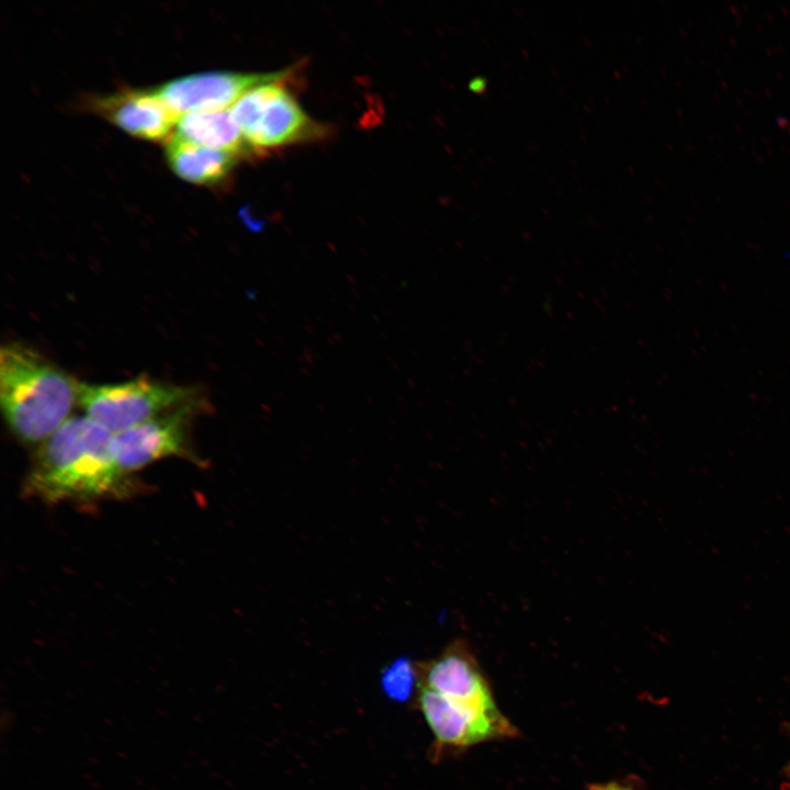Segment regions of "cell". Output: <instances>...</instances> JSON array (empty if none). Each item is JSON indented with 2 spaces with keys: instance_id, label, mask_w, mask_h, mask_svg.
<instances>
[{
  "instance_id": "1",
  "label": "cell",
  "mask_w": 790,
  "mask_h": 790,
  "mask_svg": "<svg viewBox=\"0 0 790 790\" xmlns=\"http://www.w3.org/2000/svg\"><path fill=\"white\" fill-rule=\"evenodd\" d=\"M416 670L417 704L433 735L431 757L518 735L465 641H453Z\"/></svg>"
},
{
  "instance_id": "2",
  "label": "cell",
  "mask_w": 790,
  "mask_h": 790,
  "mask_svg": "<svg viewBox=\"0 0 790 790\" xmlns=\"http://www.w3.org/2000/svg\"><path fill=\"white\" fill-rule=\"evenodd\" d=\"M113 435L86 415L70 417L42 443L26 494L48 503L129 494L133 482L115 462Z\"/></svg>"
},
{
  "instance_id": "3",
  "label": "cell",
  "mask_w": 790,
  "mask_h": 790,
  "mask_svg": "<svg viewBox=\"0 0 790 790\" xmlns=\"http://www.w3.org/2000/svg\"><path fill=\"white\" fill-rule=\"evenodd\" d=\"M79 382L18 342L0 350V402L7 424L25 443H43L78 403Z\"/></svg>"
},
{
  "instance_id": "4",
  "label": "cell",
  "mask_w": 790,
  "mask_h": 790,
  "mask_svg": "<svg viewBox=\"0 0 790 790\" xmlns=\"http://www.w3.org/2000/svg\"><path fill=\"white\" fill-rule=\"evenodd\" d=\"M259 84L232 106L230 114L255 154L270 148L324 139L327 125L313 120L284 86Z\"/></svg>"
},
{
  "instance_id": "5",
  "label": "cell",
  "mask_w": 790,
  "mask_h": 790,
  "mask_svg": "<svg viewBox=\"0 0 790 790\" xmlns=\"http://www.w3.org/2000/svg\"><path fill=\"white\" fill-rule=\"evenodd\" d=\"M193 388L140 377L115 384L79 382L78 404L84 415L119 433L162 413L194 403Z\"/></svg>"
},
{
  "instance_id": "6",
  "label": "cell",
  "mask_w": 790,
  "mask_h": 790,
  "mask_svg": "<svg viewBox=\"0 0 790 790\" xmlns=\"http://www.w3.org/2000/svg\"><path fill=\"white\" fill-rule=\"evenodd\" d=\"M293 71L290 68L272 72L206 71L173 79L153 90L180 117L192 112L226 110L250 89L289 80Z\"/></svg>"
},
{
  "instance_id": "7",
  "label": "cell",
  "mask_w": 790,
  "mask_h": 790,
  "mask_svg": "<svg viewBox=\"0 0 790 790\" xmlns=\"http://www.w3.org/2000/svg\"><path fill=\"white\" fill-rule=\"evenodd\" d=\"M194 403L162 413L135 427L113 435L115 462L125 474L168 456H191L188 424Z\"/></svg>"
},
{
  "instance_id": "8",
  "label": "cell",
  "mask_w": 790,
  "mask_h": 790,
  "mask_svg": "<svg viewBox=\"0 0 790 790\" xmlns=\"http://www.w3.org/2000/svg\"><path fill=\"white\" fill-rule=\"evenodd\" d=\"M89 105L124 132L146 140L167 138L179 120L153 89H126L94 97Z\"/></svg>"
},
{
  "instance_id": "9",
  "label": "cell",
  "mask_w": 790,
  "mask_h": 790,
  "mask_svg": "<svg viewBox=\"0 0 790 790\" xmlns=\"http://www.w3.org/2000/svg\"><path fill=\"white\" fill-rule=\"evenodd\" d=\"M166 158L173 172L183 180L212 185L224 180L234 166L236 156L188 142L172 135L166 142Z\"/></svg>"
},
{
  "instance_id": "10",
  "label": "cell",
  "mask_w": 790,
  "mask_h": 790,
  "mask_svg": "<svg viewBox=\"0 0 790 790\" xmlns=\"http://www.w3.org/2000/svg\"><path fill=\"white\" fill-rule=\"evenodd\" d=\"M179 137L236 157L255 154L246 142L230 111H207L183 114L177 122Z\"/></svg>"
},
{
  "instance_id": "11",
  "label": "cell",
  "mask_w": 790,
  "mask_h": 790,
  "mask_svg": "<svg viewBox=\"0 0 790 790\" xmlns=\"http://www.w3.org/2000/svg\"><path fill=\"white\" fill-rule=\"evenodd\" d=\"M384 692L393 700L406 701L417 688V670L409 658L400 657L387 665L382 673Z\"/></svg>"
},
{
  "instance_id": "12",
  "label": "cell",
  "mask_w": 790,
  "mask_h": 790,
  "mask_svg": "<svg viewBox=\"0 0 790 790\" xmlns=\"http://www.w3.org/2000/svg\"><path fill=\"white\" fill-rule=\"evenodd\" d=\"M588 790H634L632 787L618 781L591 783Z\"/></svg>"
},
{
  "instance_id": "13",
  "label": "cell",
  "mask_w": 790,
  "mask_h": 790,
  "mask_svg": "<svg viewBox=\"0 0 790 790\" xmlns=\"http://www.w3.org/2000/svg\"><path fill=\"white\" fill-rule=\"evenodd\" d=\"M786 730H787V731L789 732V734H790V722L787 723ZM787 771L790 774V763H789V765H788V767H787Z\"/></svg>"
}]
</instances>
